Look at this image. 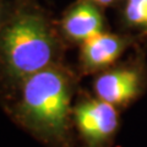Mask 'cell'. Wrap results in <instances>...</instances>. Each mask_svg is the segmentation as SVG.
<instances>
[{
  "mask_svg": "<svg viewBox=\"0 0 147 147\" xmlns=\"http://www.w3.org/2000/svg\"><path fill=\"white\" fill-rule=\"evenodd\" d=\"M77 74L59 63L12 87L13 120L47 147H79L72 134Z\"/></svg>",
  "mask_w": 147,
  "mask_h": 147,
  "instance_id": "1",
  "label": "cell"
},
{
  "mask_svg": "<svg viewBox=\"0 0 147 147\" xmlns=\"http://www.w3.org/2000/svg\"><path fill=\"white\" fill-rule=\"evenodd\" d=\"M65 39L44 9L30 0H17L0 30V71L16 86L26 77L63 63Z\"/></svg>",
  "mask_w": 147,
  "mask_h": 147,
  "instance_id": "2",
  "label": "cell"
},
{
  "mask_svg": "<svg viewBox=\"0 0 147 147\" xmlns=\"http://www.w3.org/2000/svg\"><path fill=\"white\" fill-rule=\"evenodd\" d=\"M147 43L137 45L131 55L94 75L96 97L126 109L147 92Z\"/></svg>",
  "mask_w": 147,
  "mask_h": 147,
  "instance_id": "3",
  "label": "cell"
},
{
  "mask_svg": "<svg viewBox=\"0 0 147 147\" xmlns=\"http://www.w3.org/2000/svg\"><path fill=\"white\" fill-rule=\"evenodd\" d=\"M120 109L96 96L80 92L72 108L79 147H112L120 127Z\"/></svg>",
  "mask_w": 147,
  "mask_h": 147,
  "instance_id": "4",
  "label": "cell"
},
{
  "mask_svg": "<svg viewBox=\"0 0 147 147\" xmlns=\"http://www.w3.org/2000/svg\"><path fill=\"white\" fill-rule=\"evenodd\" d=\"M147 43V37L126 32H103L80 45V75H96L105 70L120 59L127 50Z\"/></svg>",
  "mask_w": 147,
  "mask_h": 147,
  "instance_id": "5",
  "label": "cell"
},
{
  "mask_svg": "<svg viewBox=\"0 0 147 147\" xmlns=\"http://www.w3.org/2000/svg\"><path fill=\"white\" fill-rule=\"evenodd\" d=\"M104 9L90 0H76L65 9L58 22L66 43L80 45L108 31Z\"/></svg>",
  "mask_w": 147,
  "mask_h": 147,
  "instance_id": "6",
  "label": "cell"
},
{
  "mask_svg": "<svg viewBox=\"0 0 147 147\" xmlns=\"http://www.w3.org/2000/svg\"><path fill=\"white\" fill-rule=\"evenodd\" d=\"M117 9L121 32L147 37V0H123Z\"/></svg>",
  "mask_w": 147,
  "mask_h": 147,
  "instance_id": "7",
  "label": "cell"
},
{
  "mask_svg": "<svg viewBox=\"0 0 147 147\" xmlns=\"http://www.w3.org/2000/svg\"><path fill=\"white\" fill-rule=\"evenodd\" d=\"M13 6H15V4L7 1V0H0V30L5 25L9 16L11 15Z\"/></svg>",
  "mask_w": 147,
  "mask_h": 147,
  "instance_id": "8",
  "label": "cell"
},
{
  "mask_svg": "<svg viewBox=\"0 0 147 147\" xmlns=\"http://www.w3.org/2000/svg\"><path fill=\"white\" fill-rule=\"evenodd\" d=\"M90 1L105 9V7H118L121 4L123 0H90Z\"/></svg>",
  "mask_w": 147,
  "mask_h": 147,
  "instance_id": "9",
  "label": "cell"
}]
</instances>
